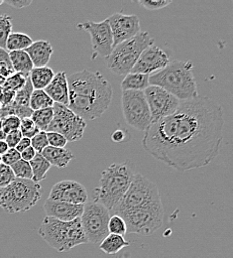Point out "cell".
Segmentation results:
<instances>
[{
  "instance_id": "obj_1",
  "label": "cell",
  "mask_w": 233,
  "mask_h": 258,
  "mask_svg": "<svg viewBox=\"0 0 233 258\" xmlns=\"http://www.w3.org/2000/svg\"><path fill=\"white\" fill-rule=\"evenodd\" d=\"M222 107L207 97L180 101L170 116L151 124L144 149L169 167L187 172L208 165L220 151L223 140Z\"/></svg>"
},
{
  "instance_id": "obj_2",
  "label": "cell",
  "mask_w": 233,
  "mask_h": 258,
  "mask_svg": "<svg viewBox=\"0 0 233 258\" xmlns=\"http://www.w3.org/2000/svg\"><path fill=\"white\" fill-rule=\"evenodd\" d=\"M68 108L84 120H95L109 107L113 90L99 72L83 70L67 77Z\"/></svg>"
},
{
  "instance_id": "obj_3",
  "label": "cell",
  "mask_w": 233,
  "mask_h": 258,
  "mask_svg": "<svg viewBox=\"0 0 233 258\" xmlns=\"http://www.w3.org/2000/svg\"><path fill=\"white\" fill-rule=\"evenodd\" d=\"M150 86L165 90L180 101L199 97L194 64L191 61H173L157 73L150 75Z\"/></svg>"
},
{
  "instance_id": "obj_4",
  "label": "cell",
  "mask_w": 233,
  "mask_h": 258,
  "mask_svg": "<svg viewBox=\"0 0 233 258\" xmlns=\"http://www.w3.org/2000/svg\"><path fill=\"white\" fill-rule=\"evenodd\" d=\"M134 175L133 164L129 160L111 164L100 175V187L95 189V202L112 211L127 192Z\"/></svg>"
},
{
  "instance_id": "obj_5",
  "label": "cell",
  "mask_w": 233,
  "mask_h": 258,
  "mask_svg": "<svg viewBox=\"0 0 233 258\" xmlns=\"http://www.w3.org/2000/svg\"><path fill=\"white\" fill-rule=\"evenodd\" d=\"M38 233L52 248L60 253L89 243L80 219L71 222H62L46 217L38 229Z\"/></svg>"
},
{
  "instance_id": "obj_6",
  "label": "cell",
  "mask_w": 233,
  "mask_h": 258,
  "mask_svg": "<svg viewBox=\"0 0 233 258\" xmlns=\"http://www.w3.org/2000/svg\"><path fill=\"white\" fill-rule=\"evenodd\" d=\"M163 209L162 201L157 186L148 178L138 173L127 192L112 210L114 215L121 212Z\"/></svg>"
},
{
  "instance_id": "obj_7",
  "label": "cell",
  "mask_w": 233,
  "mask_h": 258,
  "mask_svg": "<svg viewBox=\"0 0 233 258\" xmlns=\"http://www.w3.org/2000/svg\"><path fill=\"white\" fill-rule=\"evenodd\" d=\"M154 45V39L146 31H141L133 38L115 46L111 54L104 59L106 67L118 76L131 72L141 54Z\"/></svg>"
},
{
  "instance_id": "obj_8",
  "label": "cell",
  "mask_w": 233,
  "mask_h": 258,
  "mask_svg": "<svg viewBox=\"0 0 233 258\" xmlns=\"http://www.w3.org/2000/svg\"><path fill=\"white\" fill-rule=\"evenodd\" d=\"M42 187L32 180L16 179L0 189V208L8 214L27 212L40 201Z\"/></svg>"
},
{
  "instance_id": "obj_9",
  "label": "cell",
  "mask_w": 233,
  "mask_h": 258,
  "mask_svg": "<svg viewBox=\"0 0 233 258\" xmlns=\"http://www.w3.org/2000/svg\"><path fill=\"white\" fill-rule=\"evenodd\" d=\"M109 211L98 202H89L84 205L80 218L83 231L89 242L100 243L108 234Z\"/></svg>"
},
{
  "instance_id": "obj_10",
  "label": "cell",
  "mask_w": 233,
  "mask_h": 258,
  "mask_svg": "<svg viewBox=\"0 0 233 258\" xmlns=\"http://www.w3.org/2000/svg\"><path fill=\"white\" fill-rule=\"evenodd\" d=\"M121 107L126 123L138 130L146 131L151 125V113L144 92L122 91Z\"/></svg>"
},
{
  "instance_id": "obj_11",
  "label": "cell",
  "mask_w": 233,
  "mask_h": 258,
  "mask_svg": "<svg viewBox=\"0 0 233 258\" xmlns=\"http://www.w3.org/2000/svg\"><path fill=\"white\" fill-rule=\"evenodd\" d=\"M54 116L46 132L53 131L64 135L67 141H79L83 138L87 127L86 121L76 115L67 105L54 103Z\"/></svg>"
},
{
  "instance_id": "obj_12",
  "label": "cell",
  "mask_w": 233,
  "mask_h": 258,
  "mask_svg": "<svg viewBox=\"0 0 233 258\" xmlns=\"http://www.w3.org/2000/svg\"><path fill=\"white\" fill-rule=\"evenodd\" d=\"M121 217L127 226V232L152 235L163 224V209L121 212L116 214Z\"/></svg>"
},
{
  "instance_id": "obj_13",
  "label": "cell",
  "mask_w": 233,
  "mask_h": 258,
  "mask_svg": "<svg viewBox=\"0 0 233 258\" xmlns=\"http://www.w3.org/2000/svg\"><path fill=\"white\" fill-rule=\"evenodd\" d=\"M77 28L91 36L92 48L94 51L93 59H96L99 56L105 59L111 54L114 48L113 37L106 19L100 22H82L77 24Z\"/></svg>"
},
{
  "instance_id": "obj_14",
  "label": "cell",
  "mask_w": 233,
  "mask_h": 258,
  "mask_svg": "<svg viewBox=\"0 0 233 258\" xmlns=\"http://www.w3.org/2000/svg\"><path fill=\"white\" fill-rule=\"evenodd\" d=\"M151 113V124L172 115L178 108L180 100L165 90L150 86L144 91Z\"/></svg>"
},
{
  "instance_id": "obj_15",
  "label": "cell",
  "mask_w": 233,
  "mask_h": 258,
  "mask_svg": "<svg viewBox=\"0 0 233 258\" xmlns=\"http://www.w3.org/2000/svg\"><path fill=\"white\" fill-rule=\"evenodd\" d=\"M106 20L112 33L114 47L141 32L140 19L136 14L117 12L110 15Z\"/></svg>"
},
{
  "instance_id": "obj_16",
  "label": "cell",
  "mask_w": 233,
  "mask_h": 258,
  "mask_svg": "<svg viewBox=\"0 0 233 258\" xmlns=\"http://www.w3.org/2000/svg\"><path fill=\"white\" fill-rule=\"evenodd\" d=\"M170 63L169 56L159 47L152 45L148 47L139 57L130 73L153 75L164 69Z\"/></svg>"
},
{
  "instance_id": "obj_17",
  "label": "cell",
  "mask_w": 233,
  "mask_h": 258,
  "mask_svg": "<svg viewBox=\"0 0 233 258\" xmlns=\"http://www.w3.org/2000/svg\"><path fill=\"white\" fill-rule=\"evenodd\" d=\"M48 199L74 205H85L88 201V192L81 183L67 180L57 183L52 188Z\"/></svg>"
},
{
  "instance_id": "obj_18",
  "label": "cell",
  "mask_w": 233,
  "mask_h": 258,
  "mask_svg": "<svg viewBox=\"0 0 233 258\" xmlns=\"http://www.w3.org/2000/svg\"><path fill=\"white\" fill-rule=\"evenodd\" d=\"M44 211L47 215L46 217L62 222H71L81 218L84 211V205H74L47 199L44 205Z\"/></svg>"
},
{
  "instance_id": "obj_19",
  "label": "cell",
  "mask_w": 233,
  "mask_h": 258,
  "mask_svg": "<svg viewBox=\"0 0 233 258\" xmlns=\"http://www.w3.org/2000/svg\"><path fill=\"white\" fill-rule=\"evenodd\" d=\"M55 103L68 105V83L65 71H60L55 74L49 86L44 90Z\"/></svg>"
},
{
  "instance_id": "obj_20",
  "label": "cell",
  "mask_w": 233,
  "mask_h": 258,
  "mask_svg": "<svg viewBox=\"0 0 233 258\" xmlns=\"http://www.w3.org/2000/svg\"><path fill=\"white\" fill-rule=\"evenodd\" d=\"M25 52L30 57L34 68H40L49 64L54 50L50 42L46 40H39L33 42Z\"/></svg>"
},
{
  "instance_id": "obj_21",
  "label": "cell",
  "mask_w": 233,
  "mask_h": 258,
  "mask_svg": "<svg viewBox=\"0 0 233 258\" xmlns=\"http://www.w3.org/2000/svg\"><path fill=\"white\" fill-rule=\"evenodd\" d=\"M42 156L51 164V166H56L60 169L66 168L69 162L72 159H74V155L72 152L65 148H57V147H52L48 146L46 147L42 152Z\"/></svg>"
},
{
  "instance_id": "obj_22",
  "label": "cell",
  "mask_w": 233,
  "mask_h": 258,
  "mask_svg": "<svg viewBox=\"0 0 233 258\" xmlns=\"http://www.w3.org/2000/svg\"><path fill=\"white\" fill-rule=\"evenodd\" d=\"M54 76V70L46 66L40 68H33L29 75V79L34 90H45L53 80Z\"/></svg>"
},
{
  "instance_id": "obj_23",
  "label": "cell",
  "mask_w": 233,
  "mask_h": 258,
  "mask_svg": "<svg viewBox=\"0 0 233 258\" xmlns=\"http://www.w3.org/2000/svg\"><path fill=\"white\" fill-rule=\"evenodd\" d=\"M149 75L139 74V73H129L125 76L121 82L122 91H140L144 92L147 88L150 87Z\"/></svg>"
},
{
  "instance_id": "obj_24",
  "label": "cell",
  "mask_w": 233,
  "mask_h": 258,
  "mask_svg": "<svg viewBox=\"0 0 233 258\" xmlns=\"http://www.w3.org/2000/svg\"><path fill=\"white\" fill-rule=\"evenodd\" d=\"M9 59L15 73H19L24 75L25 77H29L34 66L30 57L25 51L9 52Z\"/></svg>"
},
{
  "instance_id": "obj_25",
  "label": "cell",
  "mask_w": 233,
  "mask_h": 258,
  "mask_svg": "<svg viewBox=\"0 0 233 258\" xmlns=\"http://www.w3.org/2000/svg\"><path fill=\"white\" fill-rule=\"evenodd\" d=\"M129 241H127L124 236L116 235V234H108L100 243V249L105 254L114 255L118 253L123 248L129 245Z\"/></svg>"
},
{
  "instance_id": "obj_26",
  "label": "cell",
  "mask_w": 233,
  "mask_h": 258,
  "mask_svg": "<svg viewBox=\"0 0 233 258\" xmlns=\"http://www.w3.org/2000/svg\"><path fill=\"white\" fill-rule=\"evenodd\" d=\"M33 43V40L27 34L20 32H12L7 38L5 50L9 52L25 51Z\"/></svg>"
},
{
  "instance_id": "obj_27",
  "label": "cell",
  "mask_w": 233,
  "mask_h": 258,
  "mask_svg": "<svg viewBox=\"0 0 233 258\" xmlns=\"http://www.w3.org/2000/svg\"><path fill=\"white\" fill-rule=\"evenodd\" d=\"M32 170V181L35 183H40L46 179L48 171L51 169V164L47 161L41 153H37L33 159L29 162Z\"/></svg>"
},
{
  "instance_id": "obj_28",
  "label": "cell",
  "mask_w": 233,
  "mask_h": 258,
  "mask_svg": "<svg viewBox=\"0 0 233 258\" xmlns=\"http://www.w3.org/2000/svg\"><path fill=\"white\" fill-rule=\"evenodd\" d=\"M54 101L51 99L44 90H34L30 101H29V107L32 109V111L53 107Z\"/></svg>"
},
{
  "instance_id": "obj_29",
  "label": "cell",
  "mask_w": 233,
  "mask_h": 258,
  "mask_svg": "<svg viewBox=\"0 0 233 258\" xmlns=\"http://www.w3.org/2000/svg\"><path fill=\"white\" fill-rule=\"evenodd\" d=\"M54 116L53 107L44 108L40 110H36L32 112L31 119L40 131H47L49 125L51 124Z\"/></svg>"
},
{
  "instance_id": "obj_30",
  "label": "cell",
  "mask_w": 233,
  "mask_h": 258,
  "mask_svg": "<svg viewBox=\"0 0 233 258\" xmlns=\"http://www.w3.org/2000/svg\"><path fill=\"white\" fill-rule=\"evenodd\" d=\"M33 91L32 84L28 77L25 86L20 91L16 92L15 98L12 103H14L15 105L21 106V107H29V101H30V97H31Z\"/></svg>"
},
{
  "instance_id": "obj_31",
  "label": "cell",
  "mask_w": 233,
  "mask_h": 258,
  "mask_svg": "<svg viewBox=\"0 0 233 258\" xmlns=\"http://www.w3.org/2000/svg\"><path fill=\"white\" fill-rule=\"evenodd\" d=\"M28 77H25L22 74L19 73H13L10 75L8 78H6L5 82L1 86V88L13 91V92H18L20 91L26 84Z\"/></svg>"
},
{
  "instance_id": "obj_32",
  "label": "cell",
  "mask_w": 233,
  "mask_h": 258,
  "mask_svg": "<svg viewBox=\"0 0 233 258\" xmlns=\"http://www.w3.org/2000/svg\"><path fill=\"white\" fill-rule=\"evenodd\" d=\"M14 176L16 179H23V180H32L33 174L31 170V166L29 162L24 161L20 159L12 166H10Z\"/></svg>"
},
{
  "instance_id": "obj_33",
  "label": "cell",
  "mask_w": 233,
  "mask_h": 258,
  "mask_svg": "<svg viewBox=\"0 0 233 258\" xmlns=\"http://www.w3.org/2000/svg\"><path fill=\"white\" fill-rule=\"evenodd\" d=\"M12 33V18L7 14L0 15V48L5 49L8 36Z\"/></svg>"
},
{
  "instance_id": "obj_34",
  "label": "cell",
  "mask_w": 233,
  "mask_h": 258,
  "mask_svg": "<svg viewBox=\"0 0 233 258\" xmlns=\"http://www.w3.org/2000/svg\"><path fill=\"white\" fill-rule=\"evenodd\" d=\"M108 232L110 234L124 236L127 233V226L124 220L117 215H113L112 217H110L108 222Z\"/></svg>"
},
{
  "instance_id": "obj_35",
  "label": "cell",
  "mask_w": 233,
  "mask_h": 258,
  "mask_svg": "<svg viewBox=\"0 0 233 258\" xmlns=\"http://www.w3.org/2000/svg\"><path fill=\"white\" fill-rule=\"evenodd\" d=\"M49 146L47 132L46 131H39L34 137L31 138V147L37 153H41L46 147Z\"/></svg>"
},
{
  "instance_id": "obj_36",
  "label": "cell",
  "mask_w": 233,
  "mask_h": 258,
  "mask_svg": "<svg viewBox=\"0 0 233 258\" xmlns=\"http://www.w3.org/2000/svg\"><path fill=\"white\" fill-rule=\"evenodd\" d=\"M19 130H20L23 137H26V138H29V139H31L40 131L38 127L35 125V123L30 117L21 119Z\"/></svg>"
},
{
  "instance_id": "obj_37",
  "label": "cell",
  "mask_w": 233,
  "mask_h": 258,
  "mask_svg": "<svg viewBox=\"0 0 233 258\" xmlns=\"http://www.w3.org/2000/svg\"><path fill=\"white\" fill-rule=\"evenodd\" d=\"M20 122H21V119L17 116H14V115L7 116L1 120V130L5 134H8L9 132L18 130L20 127Z\"/></svg>"
},
{
  "instance_id": "obj_38",
  "label": "cell",
  "mask_w": 233,
  "mask_h": 258,
  "mask_svg": "<svg viewBox=\"0 0 233 258\" xmlns=\"http://www.w3.org/2000/svg\"><path fill=\"white\" fill-rule=\"evenodd\" d=\"M15 180V176L9 166L0 164V189L7 187Z\"/></svg>"
},
{
  "instance_id": "obj_39",
  "label": "cell",
  "mask_w": 233,
  "mask_h": 258,
  "mask_svg": "<svg viewBox=\"0 0 233 258\" xmlns=\"http://www.w3.org/2000/svg\"><path fill=\"white\" fill-rule=\"evenodd\" d=\"M47 137H48V142L49 145L52 147H57V148H65L67 146V138L58 133V132H53V131H49L47 132Z\"/></svg>"
},
{
  "instance_id": "obj_40",
  "label": "cell",
  "mask_w": 233,
  "mask_h": 258,
  "mask_svg": "<svg viewBox=\"0 0 233 258\" xmlns=\"http://www.w3.org/2000/svg\"><path fill=\"white\" fill-rule=\"evenodd\" d=\"M136 3L142 5L148 10H159L172 3L171 0H139Z\"/></svg>"
},
{
  "instance_id": "obj_41",
  "label": "cell",
  "mask_w": 233,
  "mask_h": 258,
  "mask_svg": "<svg viewBox=\"0 0 233 258\" xmlns=\"http://www.w3.org/2000/svg\"><path fill=\"white\" fill-rule=\"evenodd\" d=\"M20 159V153L15 148H9L3 155H1V163L9 167L19 161Z\"/></svg>"
},
{
  "instance_id": "obj_42",
  "label": "cell",
  "mask_w": 233,
  "mask_h": 258,
  "mask_svg": "<svg viewBox=\"0 0 233 258\" xmlns=\"http://www.w3.org/2000/svg\"><path fill=\"white\" fill-rule=\"evenodd\" d=\"M22 137L23 136H22L20 130L18 129V130H14V131L9 132L8 134H6V137H5L4 141L6 142V144L8 145L9 148H15Z\"/></svg>"
},
{
  "instance_id": "obj_43",
  "label": "cell",
  "mask_w": 233,
  "mask_h": 258,
  "mask_svg": "<svg viewBox=\"0 0 233 258\" xmlns=\"http://www.w3.org/2000/svg\"><path fill=\"white\" fill-rule=\"evenodd\" d=\"M16 93L0 87V104L1 106L9 105L13 102Z\"/></svg>"
},
{
  "instance_id": "obj_44",
  "label": "cell",
  "mask_w": 233,
  "mask_h": 258,
  "mask_svg": "<svg viewBox=\"0 0 233 258\" xmlns=\"http://www.w3.org/2000/svg\"><path fill=\"white\" fill-rule=\"evenodd\" d=\"M0 69L8 71L11 74L15 73L9 59V53L5 49H1V48H0Z\"/></svg>"
},
{
  "instance_id": "obj_45",
  "label": "cell",
  "mask_w": 233,
  "mask_h": 258,
  "mask_svg": "<svg viewBox=\"0 0 233 258\" xmlns=\"http://www.w3.org/2000/svg\"><path fill=\"white\" fill-rule=\"evenodd\" d=\"M5 3H7L8 5L17 8V9H21L24 7H27L29 5L32 4V0H6Z\"/></svg>"
},
{
  "instance_id": "obj_46",
  "label": "cell",
  "mask_w": 233,
  "mask_h": 258,
  "mask_svg": "<svg viewBox=\"0 0 233 258\" xmlns=\"http://www.w3.org/2000/svg\"><path fill=\"white\" fill-rule=\"evenodd\" d=\"M126 137H127L126 131L121 130V129L115 130V131L112 133V135H111V139H112L114 142H116V143H122V142H124L125 139H126Z\"/></svg>"
},
{
  "instance_id": "obj_47",
  "label": "cell",
  "mask_w": 233,
  "mask_h": 258,
  "mask_svg": "<svg viewBox=\"0 0 233 258\" xmlns=\"http://www.w3.org/2000/svg\"><path fill=\"white\" fill-rule=\"evenodd\" d=\"M37 154V152L34 150L33 147H28L27 149H25L24 151H22L21 153H20V156H21V159L22 160H24V161L26 162H30L32 159H33L34 157H35V155Z\"/></svg>"
},
{
  "instance_id": "obj_48",
  "label": "cell",
  "mask_w": 233,
  "mask_h": 258,
  "mask_svg": "<svg viewBox=\"0 0 233 258\" xmlns=\"http://www.w3.org/2000/svg\"><path fill=\"white\" fill-rule=\"evenodd\" d=\"M30 146H31V139L26 138V137H22L21 140L19 141V143L16 145L15 149H16L19 153H21L22 151H24L25 149H27V148L30 147Z\"/></svg>"
},
{
  "instance_id": "obj_49",
  "label": "cell",
  "mask_w": 233,
  "mask_h": 258,
  "mask_svg": "<svg viewBox=\"0 0 233 258\" xmlns=\"http://www.w3.org/2000/svg\"><path fill=\"white\" fill-rule=\"evenodd\" d=\"M10 75H12L10 72L0 69V87L3 85V83H4L5 80H6V78H8Z\"/></svg>"
},
{
  "instance_id": "obj_50",
  "label": "cell",
  "mask_w": 233,
  "mask_h": 258,
  "mask_svg": "<svg viewBox=\"0 0 233 258\" xmlns=\"http://www.w3.org/2000/svg\"><path fill=\"white\" fill-rule=\"evenodd\" d=\"M9 149L8 145L4 140H0V155H3Z\"/></svg>"
},
{
  "instance_id": "obj_51",
  "label": "cell",
  "mask_w": 233,
  "mask_h": 258,
  "mask_svg": "<svg viewBox=\"0 0 233 258\" xmlns=\"http://www.w3.org/2000/svg\"><path fill=\"white\" fill-rule=\"evenodd\" d=\"M2 3H3V1H2V0H0V5H1Z\"/></svg>"
},
{
  "instance_id": "obj_52",
  "label": "cell",
  "mask_w": 233,
  "mask_h": 258,
  "mask_svg": "<svg viewBox=\"0 0 233 258\" xmlns=\"http://www.w3.org/2000/svg\"><path fill=\"white\" fill-rule=\"evenodd\" d=\"M0 130H1V120H0Z\"/></svg>"
},
{
  "instance_id": "obj_53",
  "label": "cell",
  "mask_w": 233,
  "mask_h": 258,
  "mask_svg": "<svg viewBox=\"0 0 233 258\" xmlns=\"http://www.w3.org/2000/svg\"><path fill=\"white\" fill-rule=\"evenodd\" d=\"M0 164H1V155H0Z\"/></svg>"
},
{
  "instance_id": "obj_54",
  "label": "cell",
  "mask_w": 233,
  "mask_h": 258,
  "mask_svg": "<svg viewBox=\"0 0 233 258\" xmlns=\"http://www.w3.org/2000/svg\"><path fill=\"white\" fill-rule=\"evenodd\" d=\"M0 107H1V104H0Z\"/></svg>"
}]
</instances>
